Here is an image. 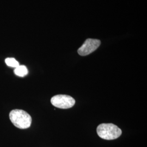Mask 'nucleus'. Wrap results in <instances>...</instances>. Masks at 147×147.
<instances>
[{
    "label": "nucleus",
    "instance_id": "20e7f679",
    "mask_svg": "<svg viewBox=\"0 0 147 147\" xmlns=\"http://www.w3.org/2000/svg\"><path fill=\"white\" fill-rule=\"evenodd\" d=\"M101 42L98 39H87L83 45L78 49V53L80 56H87L94 52L100 46Z\"/></svg>",
    "mask_w": 147,
    "mask_h": 147
},
{
    "label": "nucleus",
    "instance_id": "f257e3e1",
    "mask_svg": "<svg viewBox=\"0 0 147 147\" xmlns=\"http://www.w3.org/2000/svg\"><path fill=\"white\" fill-rule=\"evenodd\" d=\"M9 118L13 125L19 129H27L31 125V117L22 110L16 109L11 111L9 113Z\"/></svg>",
    "mask_w": 147,
    "mask_h": 147
},
{
    "label": "nucleus",
    "instance_id": "423d86ee",
    "mask_svg": "<svg viewBox=\"0 0 147 147\" xmlns=\"http://www.w3.org/2000/svg\"><path fill=\"white\" fill-rule=\"evenodd\" d=\"M6 64L11 67L16 68L19 65V63L14 58H7L5 59Z\"/></svg>",
    "mask_w": 147,
    "mask_h": 147
},
{
    "label": "nucleus",
    "instance_id": "f03ea898",
    "mask_svg": "<svg viewBox=\"0 0 147 147\" xmlns=\"http://www.w3.org/2000/svg\"><path fill=\"white\" fill-rule=\"evenodd\" d=\"M96 132L100 138L106 140H115L121 135V130L112 123L101 124L97 127Z\"/></svg>",
    "mask_w": 147,
    "mask_h": 147
},
{
    "label": "nucleus",
    "instance_id": "39448f33",
    "mask_svg": "<svg viewBox=\"0 0 147 147\" xmlns=\"http://www.w3.org/2000/svg\"><path fill=\"white\" fill-rule=\"evenodd\" d=\"M28 73V69L24 65H19L18 67L16 68L14 70L15 74L19 77H24L27 75Z\"/></svg>",
    "mask_w": 147,
    "mask_h": 147
},
{
    "label": "nucleus",
    "instance_id": "7ed1b4c3",
    "mask_svg": "<svg viewBox=\"0 0 147 147\" xmlns=\"http://www.w3.org/2000/svg\"><path fill=\"white\" fill-rule=\"evenodd\" d=\"M51 102L54 106L62 109H67L72 107L75 104L73 97L67 95H56L51 99Z\"/></svg>",
    "mask_w": 147,
    "mask_h": 147
}]
</instances>
